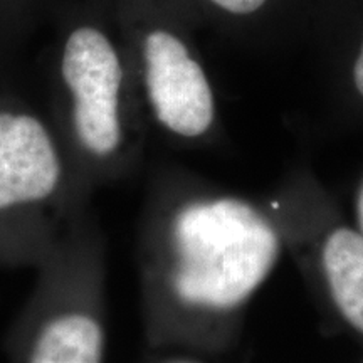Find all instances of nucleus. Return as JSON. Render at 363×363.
Segmentation results:
<instances>
[{
    "label": "nucleus",
    "mask_w": 363,
    "mask_h": 363,
    "mask_svg": "<svg viewBox=\"0 0 363 363\" xmlns=\"http://www.w3.org/2000/svg\"><path fill=\"white\" fill-rule=\"evenodd\" d=\"M311 40L342 54L353 93L363 101V0H328Z\"/></svg>",
    "instance_id": "nucleus-8"
},
{
    "label": "nucleus",
    "mask_w": 363,
    "mask_h": 363,
    "mask_svg": "<svg viewBox=\"0 0 363 363\" xmlns=\"http://www.w3.org/2000/svg\"><path fill=\"white\" fill-rule=\"evenodd\" d=\"M57 0H0V67L48 26Z\"/></svg>",
    "instance_id": "nucleus-9"
},
{
    "label": "nucleus",
    "mask_w": 363,
    "mask_h": 363,
    "mask_svg": "<svg viewBox=\"0 0 363 363\" xmlns=\"http://www.w3.org/2000/svg\"><path fill=\"white\" fill-rule=\"evenodd\" d=\"M48 26L67 135L84 155L116 157L133 128L136 88L106 2L57 0Z\"/></svg>",
    "instance_id": "nucleus-1"
},
{
    "label": "nucleus",
    "mask_w": 363,
    "mask_h": 363,
    "mask_svg": "<svg viewBox=\"0 0 363 363\" xmlns=\"http://www.w3.org/2000/svg\"><path fill=\"white\" fill-rule=\"evenodd\" d=\"M358 220H360V227H362V238H363V185L360 189V194H358Z\"/></svg>",
    "instance_id": "nucleus-10"
},
{
    "label": "nucleus",
    "mask_w": 363,
    "mask_h": 363,
    "mask_svg": "<svg viewBox=\"0 0 363 363\" xmlns=\"http://www.w3.org/2000/svg\"><path fill=\"white\" fill-rule=\"evenodd\" d=\"M170 289L195 310L242 305L267 278L279 238L262 212L233 197L184 207L172 224Z\"/></svg>",
    "instance_id": "nucleus-2"
},
{
    "label": "nucleus",
    "mask_w": 363,
    "mask_h": 363,
    "mask_svg": "<svg viewBox=\"0 0 363 363\" xmlns=\"http://www.w3.org/2000/svg\"><path fill=\"white\" fill-rule=\"evenodd\" d=\"M104 331L84 311H65L39 330L29 363H103Z\"/></svg>",
    "instance_id": "nucleus-6"
},
{
    "label": "nucleus",
    "mask_w": 363,
    "mask_h": 363,
    "mask_svg": "<svg viewBox=\"0 0 363 363\" xmlns=\"http://www.w3.org/2000/svg\"><path fill=\"white\" fill-rule=\"evenodd\" d=\"M172 363H195V362H189V360H179V362H172Z\"/></svg>",
    "instance_id": "nucleus-11"
},
{
    "label": "nucleus",
    "mask_w": 363,
    "mask_h": 363,
    "mask_svg": "<svg viewBox=\"0 0 363 363\" xmlns=\"http://www.w3.org/2000/svg\"><path fill=\"white\" fill-rule=\"evenodd\" d=\"M331 296L353 328L363 333V238L355 230H333L323 247Z\"/></svg>",
    "instance_id": "nucleus-7"
},
{
    "label": "nucleus",
    "mask_w": 363,
    "mask_h": 363,
    "mask_svg": "<svg viewBox=\"0 0 363 363\" xmlns=\"http://www.w3.org/2000/svg\"><path fill=\"white\" fill-rule=\"evenodd\" d=\"M115 21L136 94L170 136L202 140L217 125V98L195 27L170 0H104Z\"/></svg>",
    "instance_id": "nucleus-3"
},
{
    "label": "nucleus",
    "mask_w": 363,
    "mask_h": 363,
    "mask_svg": "<svg viewBox=\"0 0 363 363\" xmlns=\"http://www.w3.org/2000/svg\"><path fill=\"white\" fill-rule=\"evenodd\" d=\"M61 175L51 126L24 104L0 101V214L49 199Z\"/></svg>",
    "instance_id": "nucleus-4"
},
{
    "label": "nucleus",
    "mask_w": 363,
    "mask_h": 363,
    "mask_svg": "<svg viewBox=\"0 0 363 363\" xmlns=\"http://www.w3.org/2000/svg\"><path fill=\"white\" fill-rule=\"evenodd\" d=\"M197 30L254 45L311 39L328 0H170Z\"/></svg>",
    "instance_id": "nucleus-5"
}]
</instances>
